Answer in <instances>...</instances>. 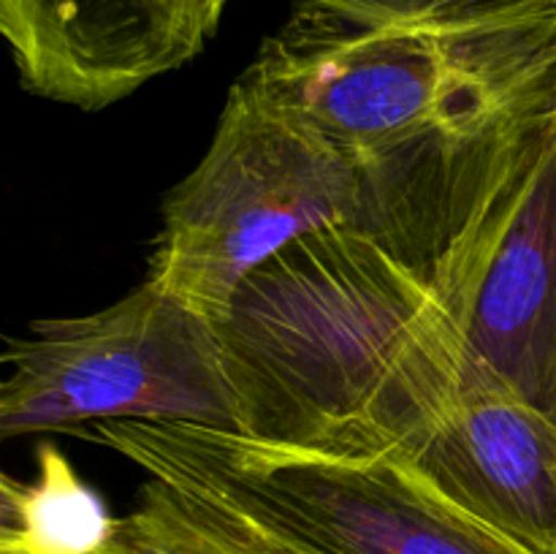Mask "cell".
I'll use <instances>...</instances> for the list:
<instances>
[{"label": "cell", "instance_id": "5", "mask_svg": "<svg viewBox=\"0 0 556 554\" xmlns=\"http://www.w3.org/2000/svg\"><path fill=\"white\" fill-rule=\"evenodd\" d=\"M472 351L556 424V123L427 275Z\"/></svg>", "mask_w": 556, "mask_h": 554}, {"label": "cell", "instance_id": "9", "mask_svg": "<svg viewBox=\"0 0 556 554\" xmlns=\"http://www.w3.org/2000/svg\"><path fill=\"white\" fill-rule=\"evenodd\" d=\"M168 487V483H166ZM172 489L185 508L201 521L210 532H215L226 546H231L237 554H324L318 549L307 546V543L296 541V538L286 536V532L275 530V527L264 525V521L253 519V516L242 514V511L231 508V505L220 503L215 498H204V494L185 492V489Z\"/></svg>", "mask_w": 556, "mask_h": 554}, {"label": "cell", "instance_id": "8", "mask_svg": "<svg viewBox=\"0 0 556 554\" xmlns=\"http://www.w3.org/2000/svg\"><path fill=\"white\" fill-rule=\"evenodd\" d=\"M98 554H237L206 530L163 481L139 489L136 508L119 516L112 541Z\"/></svg>", "mask_w": 556, "mask_h": 554}, {"label": "cell", "instance_id": "6", "mask_svg": "<svg viewBox=\"0 0 556 554\" xmlns=\"http://www.w3.org/2000/svg\"><path fill=\"white\" fill-rule=\"evenodd\" d=\"M210 0H0V33L27 92L112 106L204 52Z\"/></svg>", "mask_w": 556, "mask_h": 554}, {"label": "cell", "instance_id": "1", "mask_svg": "<svg viewBox=\"0 0 556 554\" xmlns=\"http://www.w3.org/2000/svg\"><path fill=\"white\" fill-rule=\"evenodd\" d=\"M242 76L353 163V228L427 277L556 123V0H291Z\"/></svg>", "mask_w": 556, "mask_h": 554}, {"label": "cell", "instance_id": "2", "mask_svg": "<svg viewBox=\"0 0 556 554\" xmlns=\"http://www.w3.org/2000/svg\"><path fill=\"white\" fill-rule=\"evenodd\" d=\"M96 438L150 478L220 500L324 554H530L396 451L161 421H98Z\"/></svg>", "mask_w": 556, "mask_h": 554}, {"label": "cell", "instance_id": "10", "mask_svg": "<svg viewBox=\"0 0 556 554\" xmlns=\"http://www.w3.org/2000/svg\"><path fill=\"white\" fill-rule=\"evenodd\" d=\"M210 5H212V11H215L217 20H223V11H226L228 0H210Z\"/></svg>", "mask_w": 556, "mask_h": 554}, {"label": "cell", "instance_id": "4", "mask_svg": "<svg viewBox=\"0 0 556 554\" xmlns=\"http://www.w3.org/2000/svg\"><path fill=\"white\" fill-rule=\"evenodd\" d=\"M3 364V438L85 421L244 427L217 320L150 280L96 313L36 320L9 337Z\"/></svg>", "mask_w": 556, "mask_h": 554}, {"label": "cell", "instance_id": "3", "mask_svg": "<svg viewBox=\"0 0 556 554\" xmlns=\"http://www.w3.org/2000/svg\"><path fill=\"white\" fill-rule=\"evenodd\" d=\"M362 177L324 134L239 76L204 158L172 188L144 280L220 320L299 239L362 217Z\"/></svg>", "mask_w": 556, "mask_h": 554}, {"label": "cell", "instance_id": "7", "mask_svg": "<svg viewBox=\"0 0 556 554\" xmlns=\"http://www.w3.org/2000/svg\"><path fill=\"white\" fill-rule=\"evenodd\" d=\"M117 519L52 443L38 445L33 481L0 478V554H98Z\"/></svg>", "mask_w": 556, "mask_h": 554}]
</instances>
